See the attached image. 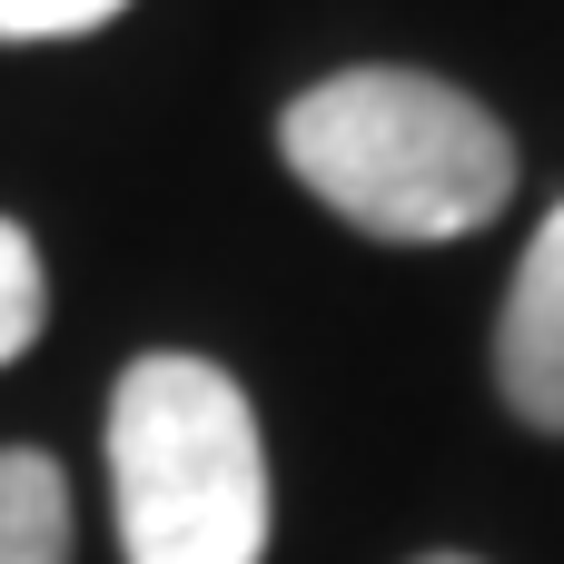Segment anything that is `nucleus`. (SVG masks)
<instances>
[{
	"instance_id": "obj_7",
	"label": "nucleus",
	"mask_w": 564,
	"mask_h": 564,
	"mask_svg": "<svg viewBox=\"0 0 564 564\" xmlns=\"http://www.w3.org/2000/svg\"><path fill=\"white\" fill-rule=\"evenodd\" d=\"M416 564H476V555H416Z\"/></svg>"
},
{
	"instance_id": "obj_1",
	"label": "nucleus",
	"mask_w": 564,
	"mask_h": 564,
	"mask_svg": "<svg viewBox=\"0 0 564 564\" xmlns=\"http://www.w3.org/2000/svg\"><path fill=\"white\" fill-rule=\"evenodd\" d=\"M278 149L317 208L387 248L476 238L516 198V139L486 99L426 69H337L288 99Z\"/></svg>"
},
{
	"instance_id": "obj_2",
	"label": "nucleus",
	"mask_w": 564,
	"mask_h": 564,
	"mask_svg": "<svg viewBox=\"0 0 564 564\" xmlns=\"http://www.w3.org/2000/svg\"><path fill=\"white\" fill-rule=\"evenodd\" d=\"M109 506L129 564H258L268 555V446L228 367L139 357L109 397Z\"/></svg>"
},
{
	"instance_id": "obj_4",
	"label": "nucleus",
	"mask_w": 564,
	"mask_h": 564,
	"mask_svg": "<svg viewBox=\"0 0 564 564\" xmlns=\"http://www.w3.org/2000/svg\"><path fill=\"white\" fill-rule=\"evenodd\" d=\"M0 564H69V476L40 446H0Z\"/></svg>"
},
{
	"instance_id": "obj_5",
	"label": "nucleus",
	"mask_w": 564,
	"mask_h": 564,
	"mask_svg": "<svg viewBox=\"0 0 564 564\" xmlns=\"http://www.w3.org/2000/svg\"><path fill=\"white\" fill-rule=\"evenodd\" d=\"M40 317H50L40 248H30V228H20V218H0V367H20V357H30Z\"/></svg>"
},
{
	"instance_id": "obj_6",
	"label": "nucleus",
	"mask_w": 564,
	"mask_h": 564,
	"mask_svg": "<svg viewBox=\"0 0 564 564\" xmlns=\"http://www.w3.org/2000/svg\"><path fill=\"white\" fill-rule=\"evenodd\" d=\"M129 0H0V40H79L109 30Z\"/></svg>"
},
{
	"instance_id": "obj_3",
	"label": "nucleus",
	"mask_w": 564,
	"mask_h": 564,
	"mask_svg": "<svg viewBox=\"0 0 564 564\" xmlns=\"http://www.w3.org/2000/svg\"><path fill=\"white\" fill-rule=\"evenodd\" d=\"M496 397L535 436H564V198L516 258V288L496 317Z\"/></svg>"
}]
</instances>
